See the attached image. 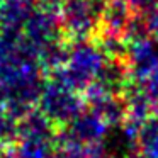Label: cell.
Returning a JSON list of instances; mask_svg holds the SVG:
<instances>
[{"label":"cell","mask_w":158,"mask_h":158,"mask_svg":"<svg viewBox=\"0 0 158 158\" xmlns=\"http://www.w3.org/2000/svg\"><path fill=\"white\" fill-rule=\"evenodd\" d=\"M136 12H148L158 4V0H126Z\"/></svg>","instance_id":"obj_8"},{"label":"cell","mask_w":158,"mask_h":158,"mask_svg":"<svg viewBox=\"0 0 158 158\" xmlns=\"http://www.w3.org/2000/svg\"><path fill=\"white\" fill-rule=\"evenodd\" d=\"M85 99L80 92L66 87L55 77L44 80V87L38 100V109L58 127H63L73 121L83 109Z\"/></svg>","instance_id":"obj_2"},{"label":"cell","mask_w":158,"mask_h":158,"mask_svg":"<svg viewBox=\"0 0 158 158\" xmlns=\"http://www.w3.org/2000/svg\"><path fill=\"white\" fill-rule=\"evenodd\" d=\"M104 61H106V55L102 53V49L97 46V43L94 39L73 41L70 43V53L66 65L49 77L58 78L66 87H70L75 92H80L83 95V92L97 78Z\"/></svg>","instance_id":"obj_1"},{"label":"cell","mask_w":158,"mask_h":158,"mask_svg":"<svg viewBox=\"0 0 158 158\" xmlns=\"http://www.w3.org/2000/svg\"><path fill=\"white\" fill-rule=\"evenodd\" d=\"M10 2H22V4H32L34 0H10Z\"/></svg>","instance_id":"obj_10"},{"label":"cell","mask_w":158,"mask_h":158,"mask_svg":"<svg viewBox=\"0 0 158 158\" xmlns=\"http://www.w3.org/2000/svg\"><path fill=\"white\" fill-rule=\"evenodd\" d=\"M0 158H21V156L17 155V151H15L14 144H10V146L0 148Z\"/></svg>","instance_id":"obj_9"},{"label":"cell","mask_w":158,"mask_h":158,"mask_svg":"<svg viewBox=\"0 0 158 158\" xmlns=\"http://www.w3.org/2000/svg\"><path fill=\"white\" fill-rule=\"evenodd\" d=\"M107 0H63L60 22L66 41L92 39L99 31V22Z\"/></svg>","instance_id":"obj_3"},{"label":"cell","mask_w":158,"mask_h":158,"mask_svg":"<svg viewBox=\"0 0 158 158\" xmlns=\"http://www.w3.org/2000/svg\"><path fill=\"white\" fill-rule=\"evenodd\" d=\"M146 27H148V32L153 36L155 39L158 41V4L155 5L153 9L146 12Z\"/></svg>","instance_id":"obj_7"},{"label":"cell","mask_w":158,"mask_h":158,"mask_svg":"<svg viewBox=\"0 0 158 158\" xmlns=\"http://www.w3.org/2000/svg\"><path fill=\"white\" fill-rule=\"evenodd\" d=\"M109 133V126L97 116L95 112L85 107L73 121H70L66 126L60 127L58 134L63 138H68L72 141L82 144H97L102 143Z\"/></svg>","instance_id":"obj_4"},{"label":"cell","mask_w":158,"mask_h":158,"mask_svg":"<svg viewBox=\"0 0 158 158\" xmlns=\"http://www.w3.org/2000/svg\"><path fill=\"white\" fill-rule=\"evenodd\" d=\"M126 63L129 68V77L133 82L151 77L158 72V49L153 41L148 38L139 41L127 43V55Z\"/></svg>","instance_id":"obj_5"},{"label":"cell","mask_w":158,"mask_h":158,"mask_svg":"<svg viewBox=\"0 0 158 158\" xmlns=\"http://www.w3.org/2000/svg\"><path fill=\"white\" fill-rule=\"evenodd\" d=\"M134 14H136V10L126 0H107L102 15H100L97 34H110L124 38V32H126Z\"/></svg>","instance_id":"obj_6"}]
</instances>
